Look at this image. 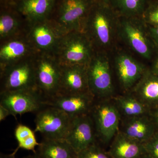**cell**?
Masks as SVG:
<instances>
[{
	"label": "cell",
	"mask_w": 158,
	"mask_h": 158,
	"mask_svg": "<svg viewBox=\"0 0 158 158\" xmlns=\"http://www.w3.org/2000/svg\"><path fill=\"white\" fill-rule=\"evenodd\" d=\"M118 19L110 5L96 1L83 29L95 52L109 54L118 46Z\"/></svg>",
	"instance_id": "cell-1"
},
{
	"label": "cell",
	"mask_w": 158,
	"mask_h": 158,
	"mask_svg": "<svg viewBox=\"0 0 158 158\" xmlns=\"http://www.w3.org/2000/svg\"><path fill=\"white\" fill-rule=\"evenodd\" d=\"M118 45L149 64L157 53L147 25L141 17H119Z\"/></svg>",
	"instance_id": "cell-2"
},
{
	"label": "cell",
	"mask_w": 158,
	"mask_h": 158,
	"mask_svg": "<svg viewBox=\"0 0 158 158\" xmlns=\"http://www.w3.org/2000/svg\"><path fill=\"white\" fill-rule=\"evenodd\" d=\"M109 55L114 80L123 93L129 92L148 69V64L118 45Z\"/></svg>",
	"instance_id": "cell-3"
},
{
	"label": "cell",
	"mask_w": 158,
	"mask_h": 158,
	"mask_svg": "<svg viewBox=\"0 0 158 158\" xmlns=\"http://www.w3.org/2000/svg\"><path fill=\"white\" fill-rule=\"evenodd\" d=\"M96 0H57L49 19L62 35L73 31L83 32L90 9Z\"/></svg>",
	"instance_id": "cell-4"
},
{
	"label": "cell",
	"mask_w": 158,
	"mask_h": 158,
	"mask_svg": "<svg viewBox=\"0 0 158 158\" xmlns=\"http://www.w3.org/2000/svg\"><path fill=\"white\" fill-rule=\"evenodd\" d=\"M89 91L95 99L111 98L115 95V80L110 55L95 52L87 65Z\"/></svg>",
	"instance_id": "cell-5"
},
{
	"label": "cell",
	"mask_w": 158,
	"mask_h": 158,
	"mask_svg": "<svg viewBox=\"0 0 158 158\" xmlns=\"http://www.w3.org/2000/svg\"><path fill=\"white\" fill-rule=\"evenodd\" d=\"M94 52L85 33L73 31L62 35L54 55L62 65L87 66Z\"/></svg>",
	"instance_id": "cell-6"
},
{
	"label": "cell",
	"mask_w": 158,
	"mask_h": 158,
	"mask_svg": "<svg viewBox=\"0 0 158 158\" xmlns=\"http://www.w3.org/2000/svg\"><path fill=\"white\" fill-rule=\"evenodd\" d=\"M90 115L98 142L103 144L110 143L118 131L121 119L113 98L95 99Z\"/></svg>",
	"instance_id": "cell-7"
},
{
	"label": "cell",
	"mask_w": 158,
	"mask_h": 158,
	"mask_svg": "<svg viewBox=\"0 0 158 158\" xmlns=\"http://www.w3.org/2000/svg\"><path fill=\"white\" fill-rule=\"evenodd\" d=\"M36 88L47 100L59 93L61 64L55 55L39 53L33 59Z\"/></svg>",
	"instance_id": "cell-8"
},
{
	"label": "cell",
	"mask_w": 158,
	"mask_h": 158,
	"mask_svg": "<svg viewBox=\"0 0 158 158\" xmlns=\"http://www.w3.org/2000/svg\"><path fill=\"white\" fill-rule=\"evenodd\" d=\"M72 119L62 110L46 106L36 113L34 132L40 133L43 139L65 140Z\"/></svg>",
	"instance_id": "cell-9"
},
{
	"label": "cell",
	"mask_w": 158,
	"mask_h": 158,
	"mask_svg": "<svg viewBox=\"0 0 158 158\" xmlns=\"http://www.w3.org/2000/svg\"><path fill=\"white\" fill-rule=\"evenodd\" d=\"M34 58L23 60L0 70V92L37 89Z\"/></svg>",
	"instance_id": "cell-10"
},
{
	"label": "cell",
	"mask_w": 158,
	"mask_h": 158,
	"mask_svg": "<svg viewBox=\"0 0 158 158\" xmlns=\"http://www.w3.org/2000/svg\"><path fill=\"white\" fill-rule=\"evenodd\" d=\"M46 101L37 89L0 92V105L15 118L18 115L37 113L46 106Z\"/></svg>",
	"instance_id": "cell-11"
},
{
	"label": "cell",
	"mask_w": 158,
	"mask_h": 158,
	"mask_svg": "<svg viewBox=\"0 0 158 158\" xmlns=\"http://www.w3.org/2000/svg\"><path fill=\"white\" fill-rule=\"evenodd\" d=\"M26 35L38 52L54 55L62 36L49 19L29 23Z\"/></svg>",
	"instance_id": "cell-12"
},
{
	"label": "cell",
	"mask_w": 158,
	"mask_h": 158,
	"mask_svg": "<svg viewBox=\"0 0 158 158\" xmlns=\"http://www.w3.org/2000/svg\"><path fill=\"white\" fill-rule=\"evenodd\" d=\"M38 53L26 34L0 42V70L23 60L32 59Z\"/></svg>",
	"instance_id": "cell-13"
},
{
	"label": "cell",
	"mask_w": 158,
	"mask_h": 158,
	"mask_svg": "<svg viewBox=\"0 0 158 158\" xmlns=\"http://www.w3.org/2000/svg\"><path fill=\"white\" fill-rule=\"evenodd\" d=\"M65 140L77 154L98 141L90 114L73 118Z\"/></svg>",
	"instance_id": "cell-14"
},
{
	"label": "cell",
	"mask_w": 158,
	"mask_h": 158,
	"mask_svg": "<svg viewBox=\"0 0 158 158\" xmlns=\"http://www.w3.org/2000/svg\"><path fill=\"white\" fill-rule=\"evenodd\" d=\"M95 99L90 92L57 94L46 100L45 105L58 108L73 118L90 114Z\"/></svg>",
	"instance_id": "cell-15"
},
{
	"label": "cell",
	"mask_w": 158,
	"mask_h": 158,
	"mask_svg": "<svg viewBox=\"0 0 158 158\" xmlns=\"http://www.w3.org/2000/svg\"><path fill=\"white\" fill-rule=\"evenodd\" d=\"M90 92L87 66L61 65L58 94H73Z\"/></svg>",
	"instance_id": "cell-16"
},
{
	"label": "cell",
	"mask_w": 158,
	"mask_h": 158,
	"mask_svg": "<svg viewBox=\"0 0 158 158\" xmlns=\"http://www.w3.org/2000/svg\"><path fill=\"white\" fill-rule=\"evenodd\" d=\"M29 22L11 4H1L0 42L27 34Z\"/></svg>",
	"instance_id": "cell-17"
},
{
	"label": "cell",
	"mask_w": 158,
	"mask_h": 158,
	"mask_svg": "<svg viewBox=\"0 0 158 158\" xmlns=\"http://www.w3.org/2000/svg\"><path fill=\"white\" fill-rule=\"evenodd\" d=\"M118 131L130 138L144 144L157 131L150 114L121 118Z\"/></svg>",
	"instance_id": "cell-18"
},
{
	"label": "cell",
	"mask_w": 158,
	"mask_h": 158,
	"mask_svg": "<svg viewBox=\"0 0 158 158\" xmlns=\"http://www.w3.org/2000/svg\"><path fill=\"white\" fill-rule=\"evenodd\" d=\"M57 0H14L10 3L29 23L49 19Z\"/></svg>",
	"instance_id": "cell-19"
},
{
	"label": "cell",
	"mask_w": 158,
	"mask_h": 158,
	"mask_svg": "<svg viewBox=\"0 0 158 158\" xmlns=\"http://www.w3.org/2000/svg\"><path fill=\"white\" fill-rule=\"evenodd\" d=\"M144 104L151 112L158 108V75L149 68L129 91Z\"/></svg>",
	"instance_id": "cell-20"
},
{
	"label": "cell",
	"mask_w": 158,
	"mask_h": 158,
	"mask_svg": "<svg viewBox=\"0 0 158 158\" xmlns=\"http://www.w3.org/2000/svg\"><path fill=\"white\" fill-rule=\"evenodd\" d=\"M107 153L111 158H139L146 152L144 144L118 131L112 140Z\"/></svg>",
	"instance_id": "cell-21"
},
{
	"label": "cell",
	"mask_w": 158,
	"mask_h": 158,
	"mask_svg": "<svg viewBox=\"0 0 158 158\" xmlns=\"http://www.w3.org/2000/svg\"><path fill=\"white\" fill-rule=\"evenodd\" d=\"M113 99L121 118L150 115L151 113L150 110L144 104L130 92L115 95Z\"/></svg>",
	"instance_id": "cell-22"
},
{
	"label": "cell",
	"mask_w": 158,
	"mask_h": 158,
	"mask_svg": "<svg viewBox=\"0 0 158 158\" xmlns=\"http://www.w3.org/2000/svg\"><path fill=\"white\" fill-rule=\"evenodd\" d=\"M36 152L41 158H68L77 154L65 140L43 139Z\"/></svg>",
	"instance_id": "cell-23"
},
{
	"label": "cell",
	"mask_w": 158,
	"mask_h": 158,
	"mask_svg": "<svg viewBox=\"0 0 158 158\" xmlns=\"http://www.w3.org/2000/svg\"><path fill=\"white\" fill-rule=\"evenodd\" d=\"M149 0H110V5L119 17H141Z\"/></svg>",
	"instance_id": "cell-24"
},
{
	"label": "cell",
	"mask_w": 158,
	"mask_h": 158,
	"mask_svg": "<svg viewBox=\"0 0 158 158\" xmlns=\"http://www.w3.org/2000/svg\"><path fill=\"white\" fill-rule=\"evenodd\" d=\"M77 158H111L98 141L77 154Z\"/></svg>",
	"instance_id": "cell-25"
},
{
	"label": "cell",
	"mask_w": 158,
	"mask_h": 158,
	"mask_svg": "<svg viewBox=\"0 0 158 158\" xmlns=\"http://www.w3.org/2000/svg\"><path fill=\"white\" fill-rule=\"evenodd\" d=\"M141 17L148 25L158 26V0L149 2Z\"/></svg>",
	"instance_id": "cell-26"
},
{
	"label": "cell",
	"mask_w": 158,
	"mask_h": 158,
	"mask_svg": "<svg viewBox=\"0 0 158 158\" xmlns=\"http://www.w3.org/2000/svg\"><path fill=\"white\" fill-rule=\"evenodd\" d=\"M144 145L146 153L151 158H158V131Z\"/></svg>",
	"instance_id": "cell-27"
},
{
	"label": "cell",
	"mask_w": 158,
	"mask_h": 158,
	"mask_svg": "<svg viewBox=\"0 0 158 158\" xmlns=\"http://www.w3.org/2000/svg\"><path fill=\"white\" fill-rule=\"evenodd\" d=\"M34 131L27 126L18 125L15 130L14 135L18 144L22 142L30 136L34 135Z\"/></svg>",
	"instance_id": "cell-28"
},
{
	"label": "cell",
	"mask_w": 158,
	"mask_h": 158,
	"mask_svg": "<svg viewBox=\"0 0 158 158\" xmlns=\"http://www.w3.org/2000/svg\"><path fill=\"white\" fill-rule=\"evenodd\" d=\"M39 144L40 143L37 142L35 135L34 134L18 144L17 148L13 152L16 154V152L19 148H22V149L32 151L34 153H35L36 152L35 148L36 146H39Z\"/></svg>",
	"instance_id": "cell-29"
},
{
	"label": "cell",
	"mask_w": 158,
	"mask_h": 158,
	"mask_svg": "<svg viewBox=\"0 0 158 158\" xmlns=\"http://www.w3.org/2000/svg\"><path fill=\"white\" fill-rule=\"evenodd\" d=\"M148 33L154 45L157 52H158V26L148 25Z\"/></svg>",
	"instance_id": "cell-30"
},
{
	"label": "cell",
	"mask_w": 158,
	"mask_h": 158,
	"mask_svg": "<svg viewBox=\"0 0 158 158\" xmlns=\"http://www.w3.org/2000/svg\"><path fill=\"white\" fill-rule=\"evenodd\" d=\"M148 66L152 72L158 75V52L156 53L151 62H150Z\"/></svg>",
	"instance_id": "cell-31"
},
{
	"label": "cell",
	"mask_w": 158,
	"mask_h": 158,
	"mask_svg": "<svg viewBox=\"0 0 158 158\" xmlns=\"http://www.w3.org/2000/svg\"><path fill=\"white\" fill-rule=\"evenodd\" d=\"M9 115H11L9 110L3 106L0 105V121L2 122L5 120L6 117H8Z\"/></svg>",
	"instance_id": "cell-32"
},
{
	"label": "cell",
	"mask_w": 158,
	"mask_h": 158,
	"mask_svg": "<svg viewBox=\"0 0 158 158\" xmlns=\"http://www.w3.org/2000/svg\"><path fill=\"white\" fill-rule=\"evenodd\" d=\"M151 116L154 123L155 125L157 131H158V108L152 111Z\"/></svg>",
	"instance_id": "cell-33"
},
{
	"label": "cell",
	"mask_w": 158,
	"mask_h": 158,
	"mask_svg": "<svg viewBox=\"0 0 158 158\" xmlns=\"http://www.w3.org/2000/svg\"><path fill=\"white\" fill-rule=\"evenodd\" d=\"M16 154L14 152L10 154H6L1 153L0 154V158H16L15 155Z\"/></svg>",
	"instance_id": "cell-34"
},
{
	"label": "cell",
	"mask_w": 158,
	"mask_h": 158,
	"mask_svg": "<svg viewBox=\"0 0 158 158\" xmlns=\"http://www.w3.org/2000/svg\"><path fill=\"white\" fill-rule=\"evenodd\" d=\"M23 158H41L37 153V152L34 153L32 155H30L26 156L24 157Z\"/></svg>",
	"instance_id": "cell-35"
},
{
	"label": "cell",
	"mask_w": 158,
	"mask_h": 158,
	"mask_svg": "<svg viewBox=\"0 0 158 158\" xmlns=\"http://www.w3.org/2000/svg\"><path fill=\"white\" fill-rule=\"evenodd\" d=\"M14 0H0L1 4H7L10 3L14 1Z\"/></svg>",
	"instance_id": "cell-36"
},
{
	"label": "cell",
	"mask_w": 158,
	"mask_h": 158,
	"mask_svg": "<svg viewBox=\"0 0 158 158\" xmlns=\"http://www.w3.org/2000/svg\"><path fill=\"white\" fill-rule=\"evenodd\" d=\"M98 2H99L104 3V4H108L110 5V0H96Z\"/></svg>",
	"instance_id": "cell-37"
},
{
	"label": "cell",
	"mask_w": 158,
	"mask_h": 158,
	"mask_svg": "<svg viewBox=\"0 0 158 158\" xmlns=\"http://www.w3.org/2000/svg\"><path fill=\"white\" fill-rule=\"evenodd\" d=\"M139 158H151L148 155H147V154H144V155H143L142 156H141V157H140Z\"/></svg>",
	"instance_id": "cell-38"
},
{
	"label": "cell",
	"mask_w": 158,
	"mask_h": 158,
	"mask_svg": "<svg viewBox=\"0 0 158 158\" xmlns=\"http://www.w3.org/2000/svg\"><path fill=\"white\" fill-rule=\"evenodd\" d=\"M68 158H77V154H75L70 156V157H68Z\"/></svg>",
	"instance_id": "cell-39"
},
{
	"label": "cell",
	"mask_w": 158,
	"mask_h": 158,
	"mask_svg": "<svg viewBox=\"0 0 158 158\" xmlns=\"http://www.w3.org/2000/svg\"><path fill=\"white\" fill-rule=\"evenodd\" d=\"M158 1V0H149V2H152V1Z\"/></svg>",
	"instance_id": "cell-40"
}]
</instances>
